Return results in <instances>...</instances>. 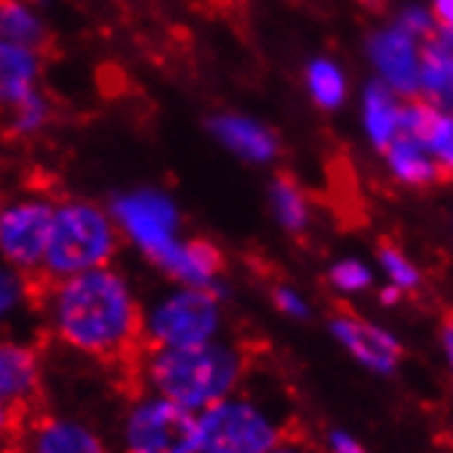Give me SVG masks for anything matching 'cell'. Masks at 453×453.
<instances>
[{
  "instance_id": "cell-1",
  "label": "cell",
  "mask_w": 453,
  "mask_h": 453,
  "mask_svg": "<svg viewBox=\"0 0 453 453\" xmlns=\"http://www.w3.org/2000/svg\"><path fill=\"white\" fill-rule=\"evenodd\" d=\"M137 281L120 265L47 279L39 287V328L66 355L85 364H134L142 352Z\"/></svg>"
},
{
  "instance_id": "cell-2",
  "label": "cell",
  "mask_w": 453,
  "mask_h": 453,
  "mask_svg": "<svg viewBox=\"0 0 453 453\" xmlns=\"http://www.w3.org/2000/svg\"><path fill=\"white\" fill-rule=\"evenodd\" d=\"M246 374V349L226 336L183 349H142L134 361L137 388L165 396L194 415L241 391Z\"/></svg>"
},
{
  "instance_id": "cell-3",
  "label": "cell",
  "mask_w": 453,
  "mask_h": 453,
  "mask_svg": "<svg viewBox=\"0 0 453 453\" xmlns=\"http://www.w3.org/2000/svg\"><path fill=\"white\" fill-rule=\"evenodd\" d=\"M120 249L123 241L107 205L85 197H63L55 205L42 281L118 265Z\"/></svg>"
},
{
  "instance_id": "cell-4",
  "label": "cell",
  "mask_w": 453,
  "mask_h": 453,
  "mask_svg": "<svg viewBox=\"0 0 453 453\" xmlns=\"http://www.w3.org/2000/svg\"><path fill=\"white\" fill-rule=\"evenodd\" d=\"M226 334L224 289L165 284L145 298L142 349H183Z\"/></svg>"
},
{
  "instance_id": "cell-5",
  "label": "cell",
  "mask_w": 453,
  "mask_h": 453,
  "mask_svg": "<svg viewBox=\"0 0 453 453\" xmlns=\"http://www.w3.org/2000/svg\"><path fill=\"white\" fill-rule=\"evenodd\" d=\"M118 453H197V415L145 388H134L115 415Z\"/></svg>"
},
{
  "instance_id": "cell-6",
  "label": "cell",
  "mask_w": 453,
  "mask_h": 453,
  "mask_svg": "<svg viewBox=\"0 0 453 453\" xmlns=\"http://www.w3.org/2000/svg\"><path fill=\"white\" fill-rule=\"evenodd\" d=\"M281 440V415L246 388L197 415V453H268Z\"/></svg>"
},
{
  "instance_id": "cell-7",
  "label": "cell",
  "mask_w": 453,
  "mask_h": 453,
  "mask_svg": "<svg viewBox=\"0 0 453 453\" xmlns=\"http://www.w3.org/2000/svg\"><path fill=\"white\" fill-rule=\"evenodd\" d=\"M123 246L142 263L158 268L167 254L186 238L183 213L170 191L158 186H132L118 191L107 203Z\"/></svg>"
},
{
  "instance_id": "cell-8",
  "label": "cell",
  "mask_w": 453,
  "mask_h": 453,
  "mask_svg": "<svg viewBox=\"0 0 453 453\" xmlns=\"http://www.w3.org/2000/svg\"><path fill=\"white\" fill-rule=\"evenodd\" d=\"M55 205L47 191H17L0 203V260L42 281Z\"/></svg>"
},
{
  "instance_id": "cell-9",
  "label": "cell",
  "mask_w": 453,
  "mask_h": 453,
  "mask_svg": "<svg viewBox=\"0 0 453 453\" xmlns=\"http://www.w3.org/2000/svg\"><path fill=\"white\" fill-rule=\"evenodd\" d=\"M25 453H118L107 434L90 415L55 407L22 420L17 437Z\"/></svg>"
},
{
  "instance_id": "cell-10",
  "label": "cell",
  "mask_w": 453,
  "mask_h": 453,
  "mask_svg": "<svg viewBox=\"0 0 453 453\" xmlns=\"http://www.w3.org/2000/svg\"><path fill=\"white\" fill-rule=\"evenodd\" d=\"M47 358L34 334L0 336V404L30 412L44 396Z\"/></svg>"
},
{
  "instance_id": "cell-11",
  "label": "cell",
  "mask_w": 453,
  "mask_h": 453,
  "mask_svg": "<svg viewBox=\"0 0 453 453\" xmlns=\"http://www.w3.org/2000/svg\"><path fill=\"white\" fill-rule=\"evenodd\" d=\"M328 331L349 358L372 374H380V377L394 374L404 358V347L399 336L377 326L372 319L342 311L331 317Z\"/></svg>"
},
{
  "instance_id": "cell-12",
  "label": "cell",
  "mask_w": 453,
  "mask_h": 453,
  "mask_svg": "<svg viewBox=\"0 0 453 453\" xmlns=\"http://www.w3.org/2000/svg\"><path fill=\"white\" fill-rule=\"evenodd\" d=\"M156 271L167 284L224 289V254L208 238H183Z\"/></svg>"
},
{
  "instance_id": "cell-13",
  "label": "cell",
  "mask_w": 453,
  "mask_h": 453,
  "mask_svg": "<svg viewBox=\"0 0 453 453\" xmlns=\"http://www.w3.org/2000/svg\"><path fill=\"white\" fill-rule=\"evenodd\" d=\"M39 284L0 260V336L30 334L39 326Z\"/></svg>"
},
{
  "instance_id": "cell-14",
  "label": "cell",
  "mask_w": 453,
  "mask_h": 453,
  "mask_svg": "<svg viewBox=\"0 0 453 453\" xmlns=\"http://www.w3.org/2000/svg\"><path fill=\"white\" fill-rule=\"evenodd\" d=\"M44 52L25 44H0V112H9L39 88Z\"/></svg>"
},
{
  "instance_id": "cell-15",
  "label": "cell",
  "mask_w": 453,
  "mask_h": 453,
  "mask_svg": "<svg viewBox=\"0 0 453 453\" xmlns=\"http://www.w3.org/2000/svg\"><path fill=\"white\" fill-rule=\"evenodd\" d=\"M372 58L385 74V80L404 93H415L420 82V69L415 63L412 42L407 30H388L372 39Z\"/></svg>"
},
{
  "instance_id": "cell-16",
  "label": "cell",
  "mask_w": 453,
  "mask_h": 453,
  "mask_svg": "<svg viewBox=\"0 0 453 453\" xmlns=\"http://www.w3.org/2000/svg\"><path fill=\"white\" fill-rule=\"evenodd\" d=\"M211 132L230 148L235 150L241 158L249 161H268L276 156V140L271 132L260 123H254L249 118L241 115H219L211 120Z\"/></svg>"
},
{
  "instance_id": "cell-17",
  "label": "cell",
  "mask_w": 453,
  "mask_h": 453,
  "mask_svg": "<svg viewBox=\"0 0 453 453\" xmlns=\"http://www.w3.org/2000/svg\"><path fill=\"white\" fill-rule=\"evenodd\" d=\"M0 39L42 52L50 47L47 25L27 0H0Z\"/></svg>"
},
{
  "instance_id": "cell-18",
  "label": "cell",
  "mask_w": 453,
  "mask_h": 453,
  "mask_svg": "<svg viewBox=\"0 0 453 453\" xmlns=\"http://www.w3.org/2000/svg\"><path fill=\"white\" fill-rule=\"evenodd\" d=\"M388 161H391V170L412 186H426L432 180H440L437 165L429 161L424 153H420V145L407 137V134H396V140L391 142V148L385 150Z\"/></svg>"
},
{
  "instance_id": "cell-19",
  "label": "cell",
  "mask_w": 453,
  "mask_h": 453,
  "mask_svg": "<svg viewBox=\"0 0 453 453\" xmlns=\"http://www.w3.org/2000/svg\"><path fill=\"white\" fill-rule=\"evenodd\" d=\"M366 126L380 150L391 148L399 134V107L385 85H372L366 93Z\"/></svg>"
},
{
  "instance_id": "cell-20",
  "label": "cell",
  "mask_w": 453,
  "mask_h": 453,
  "mask_svg": "<svg viewBox=\"0 0 453 453\" xmlns=\"http://www.w3.org/2000/svg\"><path fill=\"white\" fill-rule=\"evenodd\" d=\"M271 208L276 221L284 226L287 233L301 235L309 224V208H306V197L298 188V183L289 175H279L271 186Z\"/></svg>"
},
{
  "instance_id": "cell-21",
  "label": "cell",
  "mask_w": 453,
  "mask_h": 453,
  "mask_svg": "<svg viewBox=\"0 0 453 453\" xmlns=\"http://www.w3.org/2000/svg\"><path fill=\"white\" fill-rule=\"evenodd\" d=\"M50 120H52V102L42 88H36L27 99H22L9 112H4V126H6V132L14 137L42 134L50 126Z\"/></svg>"
},
{
  "instance_id": "cell-22",
  "label": "cell",
  "mask_w": 453,
  "mask_h": 453,
  "mask_svg": "<svg viewBox=\"0 0 453 453\" xmlns=\"http://www.w3.org/2000/svg\"><path fill=\"white\" fill-rule=\"evenodd\" d=\"M309 88H311L314 102L319 107H326V110L339 107L342 99H344V80L336 72L334 63H328V60L311 63V69H309Z\"/></svg>"
},
{
  "instance_id": "cell-23",
  "label": "cell",
  "mask_w": 453,
  "mask_h": 453,
  "mask_svg": "<svg viewBox=\"0 0 453 453\" xmlns=\"http://www.w3.org/2000/svg\"><path fill=\"white\" fill-rule=\"evenodd\" d=\"M377 257H380L382 273L388 276V284L399 287L402 293H412V289L420 287V271L407 260V257L396 246L382 243L380 251H377Z\"/></svg>"
},
{
  "instance_id": "cell-24",
  "label": "cell",
  "mask_w": 453,
  "mask_h": 453,
  "mask_svg": "<svg viewBox=\"0 0 453 453\" xmlns=\"http://www.w3.org/2000/svg\"><path fill=\"white\" fill-rule=\"evenodd\" d=\"M328 281L336 293L352 296V293H364V289H369L374 281V273L369 265H364L358 260H342L328 271Z\"/></svg>"
},
{
  "instance_id": "cell-25",
  "label": "cell",
  "mask_w": 453,
  "mask_h": 453,
  "mask_svg": "<svg viewBox=\"0 0 453 453\" xmlns=\"http://www.w3.org/2000/svg\"><path fill=\"white\" fill-rule=\"evenodd\" d=\"M437 153V173L440 180H453V118H442L437 120L429 145Z\"/></svg>"
},
{
  "instance_id": "cell-26",
  "label": "cell",
  "mask_w": 453,
  "mask_h": 453,
  "mask_svg": "<svg viewBox=\"0 0 453 453\" xmlns=\"http://www.w3.org/2000/svg\"><path fill=\"white\" fill-rule=\"evenodd\" d=\"M271 298H273L276 311H279V314H284V317H289V319H301V322H303V319H309V317H311V306H309V301L298 293V289H293V287H287V284L273 287Z\"/></svg>"
},
{
  "instance_id": "cell-27",
  "label": "cell",
  "mask_w": 453,
  "mask_h": 453,
  "mask_svg": "<svg viewBox=\"0 0 453 453\" xmlns=\"http://www.w3.org/2000/svg\"><path fill=\"white\" fill-rule=\"evenodd\" d=\"M22 432V415L6 404H0V445L14 442Z\"/></svg>"
},
{
  "instance_id": "cell-28",
  "label": "cell",
  "mask_w": 453,
  "mask_h": 453,
  "mask_svg": "<svg viewBox=\"0 0 453 453\" xmlns=\"http://www.w3.org/2000/svg\"><path fill=\"white\" fill-rule=\"evenodd\" d=\"M328 453H369L358 440L344 429H331L328 432Z\"/></svg>"
},
{
  "instance_id": "cell-29",
  "label": "cell",
  "mask_w": 453,
  "mask_h": 453,
  "mask_svg": "<svg viewBox=\"0 0 453 453\" xmlns=\"http://www.w3.org/2000/svg\"><path fill=\"white\" fill-rule=\"evenodd\" d=\"M440 349H442L445 366L453 377V311L442 319V326H440Z\"/></svg>"
},
{
  "instance_id": "cell-30",
  "label": "cell",
  "mask_w": 453,
  "mask_h": 453,
  "mask_svg": "<svg viewBox=\"0 0 453 453\" xmlns=\"http://www.w3.org/2000/svg\"><path fill=\"white\" fill-rule=\"evenodd\" d=\"M404 30H407V34L429 36V34H432L429 14H424V12H407V17H404Z\"/></svg>"
},
{
  "instance_id": "cell-31",
  "label": "cell",
  "mask_w": 453,
  "mask_h": 453,
  "mask_svg": "<svg viewBox=\"0 0 453 453\" xmlns=\"http://www.w3.org/2000/svg\"><path fill=\"white\" fill-rule=\"evenodd\" d=\"M434 17L440 25L448 27V42L453 44V0H437L434 4Z\"/></svg>"
},
{
  "instance_id": "cell-32",
  "label": "cell",
  "mask_w": 453,
  "mask_h": 453,
  "mask_svg": "<svg viewBox=\"0 0 453 453\" xmlns=\"http://www.w3.org/2000/svg\"><path fill=\"white\" fill-rule=\"evenodd\" d=\"M268 453H311V448H306L303 442H298V440H293V437H287V440H281L273 450H268Z\"/></svg>"
},
{
  "instance_id": "cell-33",
  "label": "cell",
  "mask_w": 453,
  "mask_h": 453,
  "mask_svg": "<svg viewBox=\"0 0 453 453\" xmlns=\"http://www.w3.org/2000/svg\"><path fill=\"white\" fill-rule=\"evenodd\" d=\"M399 296H402V289L399 287H394V284H388L382 293H380V301L385 303V306H394L396 301H399Z\"/></svg>"
},
{
  "instance_id": "cell-34",
  "label": "cell",
  "mask_w": 453,
  "mask_h": 453,
  "mask_svg": "<svg viewBox=\"0 0 453 453\" xmlns=\"http://www.w3.org/2000/svg\"><path fill=\"white\" fill-rule=\"evenodd\" d=\"M0 453H25L22 450V445L14 440V442H6V445H0Z\"/></svg>"
},
{
  "instance_id": "cell-35",
  "label": "cell",
  "mask_w": 453,
  "mask_h": 453,
  "mask_svg": "<svg viewBox=\"0 0 453 453\" xmlns=\"http://www.w3.org/2000/svg\"><path fill=\"white\" fill-rule=\"evenodd\" d=\"M213 4H219V6H233L235 0H213Z\"/></svg>"
},
{
  "instance_id": "cell-36",
  "label": "cell",
  "mask_w": 453,
  "mask_h": 453,
  "mask_svg": "<svg viewBox=\"0 0 453 453\" xmlns=\"http://www.w3.org/2000/svg\"><path fill=\"white\" fill-rule=\"evenodd\" d=\"M0 203H4V194H0Z\"/></svg>"
},
{
  "instance_id": "cell-37",
  "label": "cell",
  "mask_w": 453,
  "mask_h": 453,
  "mask_svg": "<svg viewBox=\"0 0 453 453\" xmlns=\"http://www.w3.org/2000/svg\"><path fill=\"white\" fill-rule=\"evenodd\" d=\"M0 44H4V39H0Z\"/></svg>"
}]
</instances>
